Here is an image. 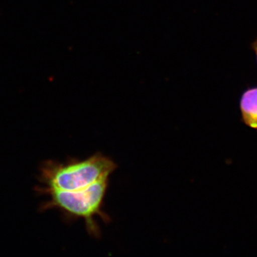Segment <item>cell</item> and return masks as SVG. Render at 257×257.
<instances>
[{"label": "cell", "mask_w": 257, "mask_h": 257, "mask_svg": "<svg viewBox=\"0 0 257 257\" xmlns=\"http://www.w3.org/2000/svg\"><path fill=\"white\" fill-rule=\"evenodd\" d=\"M239 108L241 121L257 131V87H248L242 93Z\"/></svg>", "instance_id": "3"}, {"label": "cell", "mask_w": 257, "mask_h": 257, "mask_svg": "<svg viewBox=\"0 0 257 257\" xmlns=\"http://www.w3.org/2000/svg\"><path fill=\"white\" fill-rule=\"evenodd\" d=\"M251 49H252L253 52H254L255 55H256V60L257 62V37L255 39L254 41L251 43Z\"/></svg>", "instance_id": "4"}, {"label": "cell", "mask_w": 257, "mask_h": 257, "mask_svg": "<svg viewBox=\"0 0 257 257\" xmlns=\"http://www.w3.org/2000/svg\"><path fill=\"white\" fill-rule=\"evenodd\" d=\"M109 183V179H104L76 192L46 189L50 197L47 207L57 208L70 217L83 219L88 232L97 237L100 229L96 218L105 222L109 219L103 210Z\"/></svg>", "instance_id": "2"}, {"label": "cell", "mask_w": 257, "mask_h": 257, "mask_svg": "<svg viewBox=\"0 0 257 257\" xmlns=\"http://www.w3.org/2000/svg\"><path fill=\"white\" fill-rule=\"evenodd\" d=\"M116 168L114 161L96 154L85 160L66 164L50 162L42 170V177L47 184L46 189L76 192L109 179Z\"/></svg>", "instance_id": "1"}]
</instances>
